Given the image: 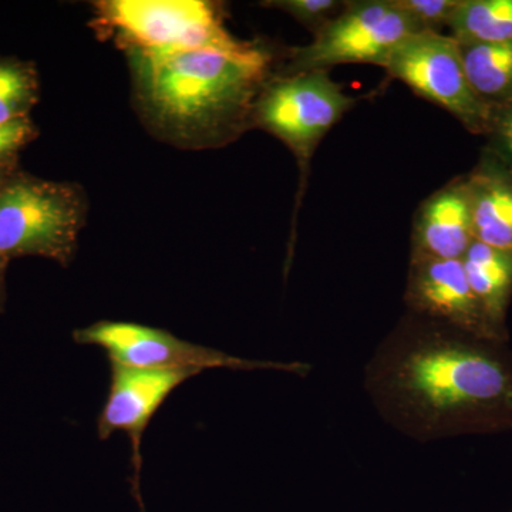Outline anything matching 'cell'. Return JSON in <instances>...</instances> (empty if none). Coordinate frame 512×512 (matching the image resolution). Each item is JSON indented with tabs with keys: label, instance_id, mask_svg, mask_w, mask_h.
Masks as SVG:
<instances>
[{
	"label": "cell",
	"instance_id": "obj_1",
	"mask_svg": "<svg viewBox=\"0 0 512 512\" xmlns=\"http://www.w3.org/2000/svg\"><path fill=\"white\" fill-rule=\"evenodd\" d=\"M390 427L427 443L512 431V352L407 312L382 340L363 377Z\"/></svg>",
	"mask_w": 512,
	"mask_h": 512
},
{
	"label": "cell",
	"instance_id": "obj_2",
	"mask_svg": "<svg viewBox=\"0 0 512 512\" xmlns=\"http://www.w3.org/2000/svg\"><path fill=\"white\" fill-rule=\"evenodd\" d=\"M128 56L148 114L177 136L210 143L227 141L252 123L271 64L268 53L252 43Z\"/></svg>",
	"mask_w": 512,
	"mask_h": 512
},
{
	"label": "cell",
	"instance_id": "obj_3",
	"mask_svg": "<svg viewBox=\"0 0 512 512\" xmlns=\"http://www.w3.org/2000/svg\"><path fill=\"white\" fill-rule=\"evenodd\" d=\"M83 217L76 188L18 178L0 187V252L8 259L43 256L66 265Z\"/></svg>",
	"mask_w": 512,
	"mask_h": 512
},
{
	"label": "cell",
	"instance_id": "obj_4",
	"mask_svg": "<svg viewBox=\"0 0 512 512\" xmlns=\"http://www.w3.org/2000/svg\"><path fill=\"white\" fill-rule=\"evenodd\" d=\"M97 18L128 53L249 45L228 32L214 3L202 0H109L97 5Z\"/></svg>",
	"mask_w": 512,
	"mask_h": 512
},
{
	"label": "cell",
	"instance_id": "obj_5",
	"mask_svg": "<svg viewBox=\"0 0 512 512\" xmlns=\"http://www.w3.org/2000/svg\"><path fill=\"white\" fill-rule=\"evenodd\" d=\"M355 104V97L328 70L288 73L266 80L256 97L252 123L284 141L299 165L309 167L320 141Z\"/></svg>",
	"mask_w": 512,
	"mask_h": 512
},
{
	"label": "cell",
	"instance_id": "obj_6",
	"mask_svg": "<svg viewBox=\"0 0 512 512\" xmlns=\"http://www.w3.org/2000/svg\"><path fill=\"white\" fill-rule=\"evenodd\" d=\"M419 32L393 0L345 2L335 18L313 33L309 45L295 47L288 73L328 70L339 64L383 67L397 46Z\"/></svg>",
	"mask_w": 512,
	"mask_h": 512
},
{
	"label": "cell",
	"instance_id": "obj_7",
	"mask_svg": "<svg viewBox=\"0 0 512 512\" xmlns=\"http://www.w3.org/2000/svg\"><path fill=\"white\" fill-rule=\"evenodd\" d=\"M80 345L101 348L109 355L110 363L140 367V369L197 370H274L306 377L311 365L303 362H272V360L244 359L205 348L177 338L167 330L151 328L140 323L101 320L73 335Z\"/></svg>",
	"mask_w": 512,
	"mask_h": 512
},
{
	"label": "cell",
	"instance_id": "obj_8",
	"mask_svg": "<svg viewBox=\"0 0 512 512\" xmlns=\"http://www.w3.org/2000/svg\"><path fill=\"white\" fill-rule=\"evenodd\" d=\"M421 99L448 111L473 134H485L490 109L468 82L460 45L444 33L417 32L394 49L384 66Z\"/></svg>",
	"mask_w": 512,
	"mask_h": 512
},
{
	"label": "cell",
	"instance_id": "obj_9",
	"mask_svg": "<svg viewBox=\"0 0 512 512\" xmlns=\"http://www.w3.org/2000/svg\"><path fill=\"white\" fill-rule=\"evenodd\" d=\"M200 375L197 370L140 369L111 363L110 387L106 402L97 419V433L100 440H107L117 431L130 437L133 450L134 488L141 504L140 473L141 440L151 420L165 400L181 384L191 377Z\"/></svg>",
	"mask_w": 512,
	"mask_h": 512
},
{
	"label": "cell",
	"instance_id": "obj_10",
	"mask_svg": "<svg viewBox=\"0 0 512 512\" xmlns=\"http://www.w3.org/2000/svg\"><path fill=\"white\" fill-rule=\"evenodd\" d=\"M407 312L478 338L508 343L488 319L468 282L461 259L409 262Z\"/></svg>",
	"mask_w": 512,
	"mask_h": 512
},
{
	"label": "cell",
	"instance_id": "obj_11",
	"mask_svg": "<svg viewBox=\"0 0 512 512\" xmlns=\"http://www.w3.org/2000/svg\"><path fill=\"white\" fill-rule=\"evenodd\" d=\"M476 241L466 175L433 192L414 215L409 262L463 259Z\"/></svg>",
	"mask_w": 512,
	"mask_h": 512
},
{
	"label": "cell",
	"instance_id": "obj_12",
	"mask_svg": "<svg viewBox=\"0 0 512 512\" xmlns=\"http://www.w3.org/2000/svg\"><path fill=\"white\" fill-rule=\"evenodd\" d=\"M474 238L490 247L512 249V168L490 151L481 153L466 175Z\"/></svg>",
	"mask_w": 512,
	"mask_h": 512
},
{
	"label": "cell",
	"instance_id": "obj_13",
	"mask_svg": "<svg viewBox=\"0 0 512 512\" xmlns=\"http://www.w3.org/2000/svg\"><path fill=\"white\" fill-rule=\"evenodd\" d=\"M468 282L498 332L508 336L507 312L512 299V249L474 241L461 259Z\"/></svg>",
	"mask_w": 512,
	"mask_h": 512
},
{
	"label": "cell",
	"instance_id": "obj_14",
	"mask_svg": "<svg viewBox=\"0 0 512 512\" xmlns=\"http://www.w3.org/2000/svg\"><path fill=\"white\" fill-rule=\"evenodd\" d=\"M467 79L493 111L512 103V42L460 45Z\"/></svg>",
	"mask_w": 512,
	"mask_h": 512
},
{
	"label": "cell",
	"instance_id": "obj_15",
	"mask_svg": "<svg viewBox=\"0 0 512 512\" xmlns=\"http://www.w3.org/2000/svg\"><path fill=\"white\" fill-rule=\"evenodd\" d=\"M447 29L458 45L512 42V0H460Z\"/></svg>",
	"mask_w": 512,
	"mask_h": 512
},
{
	"label": "cell",
	"instance_id": "obj_16",
	"mask_svg": "<svg viewBox=\"0 0 512 512\" xmlns=\"http://www.w3.org/2000/svg\"><path fill=\"white\" fill-rule=\"evenodd\" d=\"M35 73L28 66L0 60V126L28 119L37 96Z\"/></svg>",
	"mask_w": 512,
	"mask_h": 512
},
{
	"label": "cell",
	"instance_id": "obj_17",
	"mask_svg": "<svg viewBox=\"0 0 512 512\" xmlns=\"http://www.w3.org/2000/svg\"><path fill=\"white\" fill-rule=\"evenodd\" d=\"M419 32L443 33L448 28L460 0H393Z\"/></svg>",
	"mask_w": 512,
	"mask_h": 512
},
{
	"label": "cell",
	"instance_id": "obj_18",
	"mask_svg": "<svg viewBox=\"0 0 512 512\" xmlns=\"http://www.w3.org/2000/svg\"><path fill=\"white\" fill-rule=\"evenodd\" d=\"M264 6L288 13L305 28L315 33L330 19L342 12L345 2H338V0H272V2H265Z\"/></svg>",
	"mask_w": 512,
	"mask_h": 512
},
{
	"label": "cell",
	"instance_id": "obj_19",
	"mask_svg": "<svg viewBox=\"0 0 512 512\" xmlns=\"http://www.w3.org/2000/svg\"><path fill=\"white\" fill-rule=\"evenodd\" d=\"M484 136L487 137L485 150L512 168V103L491 111Z\"/></svg>",
	"mask_w": 512,
	"mask_h": 512
},
{
	"label": "cell",
	"instance_id": "obj_20",
	"mask_svg": "<svg viewBox=\"0 0 512 512\" xmlns=\"http://www.w3.org/2000/svg\"><path fill=\"white\" fill-rule=\"evenodd\" d=\"M33 136V126L29 119L12 121L0 126V161L12 157L20 147Z\"/></svg>",
	"mask_w": 512,
	"mask_h": 512
},
{
	"label": "cell",
	"instance_id": "obj_21",
	"mask_svg": "<svg viewBox=\"0 0 512 512\" xmlns=\"http://www.w3.org/2000/svg\"><path fill=\"white\" fill-rule=\"evenodd\" d=\"M8 261L9 259L0 252V309H2L3 303H5V271Z\"/></svg>",
	"mask_w": 512,
	"mask_h": 512
},
{
	"label": "cell",
	"instance_id": "obj_22",
	"mask_svg": "<svg viewBox=\"0 0 512 512\" xmlns=\"http://www.w3.org/2000/svg\"><path fill=\"white\" fill-rule=\"evenodd\" d=\"M507 512H512V507L510 508V510H508Z\"/></svg>",
	"mask_w": 512,
	"mask_h": 512
}]
</instances>
